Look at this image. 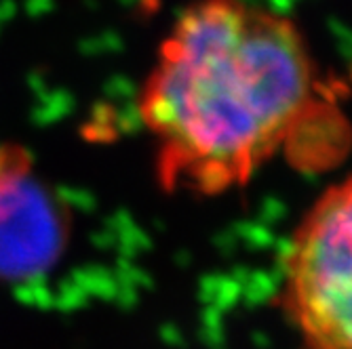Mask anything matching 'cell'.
Instances as JSON below:
<instances>
[{
    "label": "cell",
    "instance_id": "cell-3",
    "mask_svg": "<svg viewBox=\"0 0 352 349\" xmlns=\"http://www.w3.org/2000/svg\"><path fill=\"white\" fill-rule=\"evenodd\" d=\"M59 217L36 183L30 156L13 147L0 171V276H21L55 257Z\"/></svg>",
    "mask_w": 352,
    "mask_h": 349
},
{
    "label": "cell",
    "instance_id": "cell-2",
    "mask_svg": "<svg viewBox=\"0 0 352 349\" xmlns=\"http://www.w3.org/2000/svg\"><path fill=\"white\" fill-rule=\"evenodd\" d=\"M283 274L280 303L306 349H352V175L304 215Z\"/></svg>",
    "mask_w": 352,
    "mask_h": 349
},
{
    "label": "cell",
    "instance_id": "cell-1",
    "mask_svg": "<svg viewBox=\"0 0 352 349\" xmlns=\"http://www.w3.org/2000/svg\"><path fill=\"white\" fill-rule=\"evenodd\" d=\"M167 192L249 183L314 124H340L292 17L247 0H197L158 45L138 95Z\"/></svg>",
    "mask_w": 352,
    "mask_h": 349
},
{
    "label": "cell",
    "instance_id": "cell-4",
    "mask_svg": "<svg viewBox=\"0 0 352 349\" xmlns=\"http://www.w3.org/2000/svg\"><path fill=\"white\" fill-rule=\"evenodd\" d=\"M13 147H7V145H0V171H3V167L7 165L9 156H11Z\"/></svg>",
    "mask_w": 352,
    "mask_h": 349
}]
</instances>
